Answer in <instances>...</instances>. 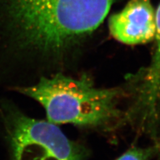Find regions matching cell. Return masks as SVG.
Returning a JSON list of instances; mask_svg holds the SVG:
<instances>
[{
	"mask_svg": "<svg viewBox=\"0 0 160 160\" xmlns=\"http://www.w3.org/2000/svg\"><path fill=\"white\" fill-rule=\"evenodd\" d=\"M110 33L127 45L151 42L156 37V11L152 0H129L121 11L109 19Z\"/></svg>",
	"mask_w": 160,
	"mask_h": 160,
	"instance_id": "4",
	"label": "cell"
},
{
	"mask_svg": "<svg viewBox=\"0 0 160 160\" xmlns=\"http://www.w3.org/2000/svg\"><path fill=\"white\" fill-rule=\"evenodd\" d=\"M17 90L41 103L48 121L56 125L108 131L134 116L130 110L123 109L124 89L98 88L87 76L73 78L58 73Z\"/></svg>",
	"mask_w": 160,
	"mask_h": 160,
	"instance_id": "2",
	"label": "cell"
},
{
	"mask_svg": "<svg viewBox=\"0 0 160 160\" xmlns=\"http://www.w3.org/2000/svg\"><path fill=\"white\" fill-rule=\"evenodd\" d=\"M156 48L149 66L139 75L142 93L148 102L155 103L160 99V4L156 11Z\"/></svg>",
	"mask_w": 160,
	"mask_h": 160,
	"instance_id": "5",
	"label": "cell"
},
{
	"mask_svg": "<svg viewBox=\"0 0 160 160\" xmlns=\"http://www.w3.org/2000/svg\"><path fill=\"white\" fill-rule=\"evenodd\" d=\"M116 0H8L10 22L24 46L59 54L93 33Z\"/></svg>",
	"mask_w": 160,
	"mask_h": 160,
	"instance_id": "1",
	"label": "cell"
},
{
	"mask_svg": "<svg viewBox=\"0 0 160 160\" xmlns=\"http://www.w3.org/2000/svg\"><path fill=\"white\" fill-rule=\"evenodd\" d=\"M158 149L156 146L146 148L133 147L116 160H151L156 156Z\"/></svg>",
	"mask_w": 160,
	"mask_h": 160,
	"instance_id": "6",
	"label": "cell"
},
{
	"mask_svg": "<svg viewBox=\"0 0 160 160\" xmlns=\"http://www.w3.org/2000/svg\"><path fill=\"white\" fill-rule=\"evenodd\" d=\"M0 114L13 160H86L88 150L68 138L57 125L29 118L13 103L0 102Z\"/></svg>",
	"mask_w": 160,
	"mask_h": 160,
	"instance_id": "3",
	"label": "cell"
}]
</instances>
